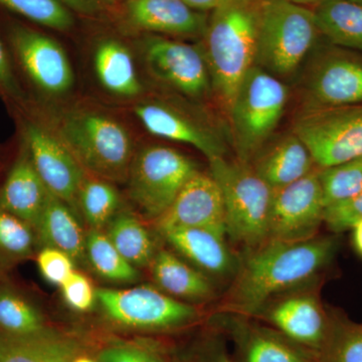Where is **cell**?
Instances as JSON below:
<instances>
[{"instance_id":"obj_40","label":"cell","mask_w":362,"mask_h":362,"mask_svg":"<svg viewBox=\"0 0 362 362\" xmlns=\"http://www.w3.org/2000/svg\"><path fill=\"white\" fill-rule=\"evenodd\" d=\"M0 94L6 99L23 104L25 100V92L21 89L18 77L14 73L13 63L6 51V45L0 39Z\"/></svg>"},{"instance_id":"obj_11","label":"cell","mask_w":362,"mask_h":362,"mask_svg":"<svg viewBox=\"0 0 362 362\" xmlns=\"http://www.w3.org/2000/svg\"><path fill=\"white\" fill-rule=\"evenodd\" d=\"M324 197L319 168L291 185L273 190L269 240L304 242L316 237L323 223Z\"/></svg>"},{"instance_id":"obj_18","label":"cell","mask_w":362,"mask_h":362,"mask_svg":"<svg viewBox=\"0 0 362 362\" xmlns=\"http://www.w3.org/2000/svg\"><path fill=\"white\" fill-rule=\"evenodd\" d=\"M135 114L145 129L157 137L190 145L209 162L226 157V143L214 128L171 105L143 103L136 107Z\"/></svg>"},{"instance_id":"obj_48","label":"cell","mask_w":362,"mask_h":362,"mask_svg":"<svg viewBox=\"0 0 362 362\" xmlns=\"http://www.w3.org/2000/svg\"><path fill=\"white\" fill-rule=\"evenodd\" d=\"M351 1L356 2V4H362V0H351Z\"/></svg>"},{"instance_id":"obj_34","label":"cell","mask_w":362,"mask_h":362,"mask_svg":"<svg viewBox=\"0 0 362 362\" xmlns=\"http://www.w3.org/2000/svg\"><path fill=\"white\" fill-rule=\"evenodd\" d=\"M325 206L362 192V156L330 168H319Z\"/></svg>"},{"instance_id":"obj_17","label":"cell","mask_w":362,"mask_h":362,"mask_svg":"<svg viewBox=\"0 0 362 362\" xmlns=\"http://www.w3.org/2000/svg\"><path fill=\"white\" fill-rule=\"evenodd\" d=\"M156 223L158 230L168 228H204L226 239L225 204L221 188L211 173L197 171Z\"/></svg>"},{"instance_id":"obj_22","label":"cell","mask_w":362,"mask_h":362,"mask_svg":"<svg viewBox=\"0 0 362 362\" xmlns=\"http://www.w3.org/2000/svg\"><path fill=\"white\" fill-rule=\"evenodd\" d=\"M255 158L252 168L273 190L304 177L316 165L308 147L294 133L279 140Z\"/></svg>"},{"instance_id":"obj_41","label":"cell","mask_w":362,"mask_h":362,"mask_svg":"<svg viewBox=\"0 0 362 362\" xmlns=\"http://www.w3.org/2000/svg\"><path fill=\"white\" fill-rule=\"evenodd\" d=\"M192 362H235L228 350L226 338L216 330L199 345Z\"/></svg>"},{"instance_id":"obj_33","label":"cell","mask_w":362,"mask_h":362,"mask_svg":"<svg viewBox=\"0 0 362 362\" xmlns=\"http://www.w3.org/2000/svg\"><path fill=\"white\" fill-rule=\"evenodd\" d=\"M37 246L33 226L0 207V261L4 264L30 258Z\"/></svg>"},{"instance_id":"obj_14","label":"cell","mask_w":362,"mask_h":362,"mask_svg":"<svg viewBox=\"0 0 362 362\" xmlns=\"http://www.w3.org/2000/svg\"><path fill=\"white\" fill-rule=\"evenodd\" d=\"M144 57L154 77L185 96L199 99L213 90L202 45L150 37Z\"/></svg>"},{"instance_id":"obj_26","label":"cell","mask_w":362,"mask_h":362,"mask_svg":"<svg viewBox=\"0 0 362 362\" xmlns=\"http://www.w3.org/2000/svg\"><path fill=\"white\" fill-rule=\"evenodd\" d=\"M313 9L317 28L331 45L362 52V4L323 0Z\"/></svg>"},{"instance_id":"obj_45","label":"cell","mask_w":362,"mask_h":362,"mask_svg":"<svg viewBox=\"0 0 362 362\" xmlns=\"http://www.w3.org/2000/svg\"><path fill=\"white\" fill-rule=\"evenodd\" d=\"M290 1L294 2V4H300V6H316L317 4L322 2L323 0H290Z\"/></svg>"},{"instance_id":"obj_7","label":"cell","mask_w":362,"mask_h":362,"mask_svg":"<svg viewBox=\"0 0 362 362\" xmlns=\"http://www.w3.org/2000/svg\"><path fill=\"white\" fill-rule=\"evenodd\" d=\"M199 171L192 159L166 146H149L135 154L128 175V192L140 213L157 220Z\"/></svg>"},{"instance_id":"obj_6","label":"cell","mask_w":362,"mask_h":362,"mask_svg":"<svg viewBox=\"0 0 362 362\" xmlns=\"http://www.w3.org/2000/svg\"><path fill=\"white\" fill-rule=\"evenodd\" d=\"M288 100L283 81L254 66L240 81L228 112L240 160L258 156L277 128Z\"/></svg>"},{"instance_id":"obj_28","label":"cell","mask_w":362,"mask_h":362,"mask_svg":"<svg viewBox=\"0 0 362 362\" xmlns=\"http://www.w3.org/2000/svg\"><path fill=\"white\" fill-rule=\"evenodd\" d=\"M106 228L108 239L131 265L137 269L151 265L157 252L156 243L136 216L119 211Z\"/></svg>"},{"instance_id":"obj_47","label":"cell","mask_w":362,"mask_h":362,"mask_svg":"<svg viewBox=\"0 0 362 362\" xmlns=\"http://www.w3.org/2000/svg\"><path fill=\"white\" fill-rule=\"evenodd\" d=\"M4 264L2 263L1 261H0V279H1L2 275V268H4Z\"/></svg>"},{"instance_id":"obj_1","label":"cell","mask_w":362,"mask_h":362,"mask_svg":"<svg viewBox=\"0 0 362 362\" xmlns=\"http://www.w3.org/2000/svg\"><path fill=\"white\" fill-rule=\"evenodd\" d=\"M337 240L315 237L304 242L267 240L240 259L221 313L256 318L269 302L305 287L334 258Z\"/></svg>"},{"instance_id":"obj_44","label":"cell","mask_w":362,"mask_h":362,"mask_svg":"<svg viewBox=\"0 0 362 362\" xmlns=\"http://www.w3.org/2000/svg\"><path fill=\"white\" fill-rule=\"evenodd\" d=\"M352 245L357 254L362 258V221L351 228Z\"/></svg>"},{"instance_id":"obj_2","label":"cell","mask_w":362,"mask_h":362,"mask_svg":"<svg viewBox=\"0 0 362 362\" xmlns=\"http://www.w3.org/2000/svg\"><path fill=\"white\" fill-rule=\"evenodd\" d=\"M259 25V2L223 0L207 20L202 45L211 88L226 111L238 86L255 66Z\"/></svg>"},{"instance_id":"obj_13","label":"cell","mask_w":362,"mask_h":362,"mask_svg":"<svg viewBox=\"0 0 362 362\" xmlns=\"http://www.w3.org/2000/svg\"><path fill=\"white\" fill-rule=\"evenodd\" d=\"M266 321L300 346L318 354L329 334L330 313L313 290H293L272 300L256 319Z\"/></svg>"},{"instance_id":"obj_9","label":"cell","mask_w":362,"mask_h":362,"mask_svg":"<svg viewBox=\"0 0 362 362\" xmlns=\"http://www.w3.org/2000/svg\"><path fill=\"white\" fill-rule=\"evenodd\" d=\"M293 133L308 147L316 166L330 168L362 156V104L305 110Z\"/></svg>"},{"instance_id":"obj_42","label":"cell","mask_w":362,"mask_h":362,"mask_svg":"<svg viewBox=\"0 0 362 362\" xmlns=\"http://www.w3.org/2000/svg\"><path fill=\"white\" fill-rule=\"evenodd\" d=\"M66 7L80 11V13H90L96 11L97 4L95 0H59Z\"/></svg>"},{"instance_id":"obj_32","label":"cell","mask_w":362,"mask_h":362,"mask_svg":"<svg viewBox=\"0 0 362 362\" xmlns=\"http://www.w3.org/2000/svg\"><path fill=\"white\" fill-rule=\"evenodd\" d=\"M327 340L317 354L318 362H362V324L330 314Z\"/></svg>"},{"instance_id":"obj_16","label":"cell","mask_w":362,"mask_h":362,"mask_svg":"<svg viewBox=\"0 0 362 362\" xmlns=\"http://www.w3.org/2000/svg\"><path fill=\"white\" fill-rule=\"evenodd\" d=\"M214 326L232 340L240 362H318L317 354L300 346L271 326L250 317L221 313Z\"/></svg>"},{"instance_id":"obj_8","label":"cell","mask_w":362,"mask_h":362,"mask_svg":"<svg viewBox=\"0 0 362 362\" xmlns=\"http://www.w3.org/2000/svg\"><path fill=\"white\" fill-rule=\"evenodd\" d=\"M97 301L110 322L120 327L147 331H171L199 320L201 312L192 305L149 287L97 290Z\"/></svg>"},{"instance_id":"obj_25","label":"cell","mask_w":362,"mask_h":362,"mask_svg":"<svg viewBox=\"0 0 362 362\" xmlns=\"http://www.w3.org/2000/svg\"><path fill=\"white\" fill-rule=\"evenodd\" d=\"M35 230L40 246L56 247L75 262L84 261L86 235L77 214L51 192Z\"/></svg>"},{"instance_id":"obj_27","label":"cell","mask_w":362,"mask_h":362,"mask_svg":"<svg viewBox=\"0 0 362 362\" xmlns=\"http://www.w3.org/2000/svg\"><path fill=\"white\" fill-rule=\"evenodd\" d=\"M94 64L97 77L105 89L122 97L139 94L141 84L132 54L125 45L116 40H105L98 45Z\"/></svg>"},{"instance_id":"obj_5","label":"cell","mask_w":362,"mask_h":362,"mask_svg":"<svg viewBox=\"0 0 362 362\" xmlns=\"http://www.w3.org/2000/svg\"><path fill=\"white\" fill-rule=\"evenodd\" d=\"M57 137L85 171L109 182L127 180L135 154L122 124L102 114L77 112L59 121Z\"/></svg>"},{"instance_id":"obj_39","label":"cell","mask_w":362,"mask_h":362,"mask_svg":"<svg viewBox=\"0 0 362 362\" xmlns=\"http://www.w3.org/2000/svg\"><path fill=\"white\" fill-rule=\"evenodd\" d=\"M98 362H163L152 350L130 345H113L100 352Z\"/></svg>"},{"instance_id":"obj_24","label":"cell","mask_w":362,"mask_h":362,"mask_svg":"<svg viewBox=\"0 0 362 362\" xmlns=\"http://www.w3.org/2000/svg\"><path fill=\"white\" fill-rule=\"evenodd\" d=\"M81 350L75 338L49 327L28 337L0 334V362H73Z\"/></svg>"},{"instance_id":"obj_31","label":"cell","mask_w":362,"mask_h":362,"mask_svg":"<svg viewBox=\"0 0 362 362\" xmlns=\"http://www.w3.org/2000/svg\"><path fill=\"white\" fill-rule=\"evenodd\" d=\"M120 195L109 181L94 178L83 182L78 199V211L90 230H102L120 211Z\"/></svg>"},{"instance_id":"obj_12","label":"cell","mask_w":362,"mask_h":362,"mask_svg":"<svg viewBox=\"0 0 362 362\" xmlns=\"http://www.w3.org/2000/svg\"><path fill=\"white\" fill-rule=\"evenodd\" d=\"M21 137L45 187L77 214L78 194L86 180L84 169L63 142L40 124L25 121Z\"/></svg>"},{"instance_id":"obj_46","label":"cell","mask_w":362,"mask_h":362,"mask_svg":"<svg viewBox=\"0 0 362 362\" xmlns=\"http://www.w3.org/2000/svg\"><path fill=\"white\" fill-rule=\"evenodd\" d=\"M73 362H98V361H94V359L90 358L88 356H78L74 359Z\"/></svg>"},{"instance_id":"obj_23","label":"cell","mask_w":362,"mask_h":362,"mask_svg":"<svg viewBox=\"0 0 362 362\" xmlns=\"http://www.w3.org/2000/svg\"><path fill=\"white\" fill-rule=\"evenodd\" d=\"M150 267L158 289L175 299L207 301L216 295L209 276L175 252L168 250L157 251Z\"/></svg>"},{"instance_id":"obj_43","label":"cell","mask_w":362,"mask_h":362,"mask_svg":"<svg viewBox=\"0 0 362 362\" xmlns=\"http://www.w3.org/2000/svg\"><path fill=\"white\" fill-rule=\"evenodd\" d=\"M192 8L197 11H213L223 0H183Z\"/></svg>"},{"instance_id":"obj_21","label":"cell","mask_w":362,"mask_h":362,"mask_svg":"<svg viewBox=\"0 0 362 362\" xmlns=\"http://www.w3.org/2000/svg\"><path fill=\"white\" fill-rule=\"evenodd\" d=\"M127 13L138 28L177 37L204 35L209 20L183 0H128Z\"/></svg>"},{"instance_id":"obj_30","label":"cell","mask_w":362,"mask_h":362,"mask_svg":"<svg viewBox=\"0 0 362 362\" xmlns=\"http://www.w3.org/2000/svg\"><path fill=\"white\" fill-rule=\"evenodd\" d=\"M85 259L97 275L116 283H132L140 277L139 271L123 258L106 233L90 230L86 235Z\"/></svg>"},{"instance_id":"obj_37","label":"cell","mask_w":362,"mask_h":362,"mask_svg":"<svg viewBox=\"0 0 362 362\" xmlns=\"http://www.w3.org/2000/svg\"><path fill=\"white\" fill-rule=\"evenodd\" d=\"M40 274L49 284L61 286L75 271V263L68 254L52 247H42L37 256Z\"/></svg>"},{"instance_id":"obj_36","label":"cell","mask_w":362,"mask_h":362,"mask_svg":"<svg viewBox=\"0 0 362 362\" xmlns=\"http://www.w3.org/2000/svg\"><path fill=\"white\" fill-rule=\"evenodd\" d=\"M362 221V192L325 206L323 223L331 232L340 233L351 230L356 223Z\"/></svg>"},{"instance_id":"obj_10","label":"cell","mask_w":362,"mask_h":362,"mask_svg":"<svg viewBox=\"0 0 362 362\" xmlns=\"http://www.w3.org/2000/svg\"><path fill=\"white\" fill-rule=\"evenodd\" d=\"M302 100L305 110L362 104V57L338 47L321 52L305 77Z\"/></svg>"},{"instance_id":"obj_3","label":"cell","mask_w":362,"mask_h":362,"mask_svg":"<svg viewBox=\"0 0 362 362\" xmlns=\"http://www.w3.org/2000/svg\"><path fill=\"white\" fill-rule=\"evenodd\" d=\"M321 33L313 11L290 0L259 2L255 66L282 81L291 77L312 52Z\"/></svg>"},{"instance_id":"obj_35","label":"cell","mask_w":362,"mask_h":362,"mask_svg":"<svg viewBox=\"0 0 362 362\" xmlns=\"http://www.w3.org/2000/svg\"><path fill=\"white\" fill-rule=\"evenodd\" d=\"M0 4L47 28L66 30L74 25L71 11L59 0H0Z\"/></svg>"},{"instance_id":"obj_4","label":"cell","mask_w":362,"mask_h":362,"mask_svg":"<svg viewBox=\"0 0 362 362\" xmlns=\"http://www.w3.org/2000/svg\"><path fill=\"white\" fill-rule=\"evenodd\" d=\"M211 175L223 195L226 237L247 250L269 240L273 189L249 162L223 158L209 162Z\"/></svg>"},{"instance_id":"obj_29","label":"cell","mask_w":362,"mask_h":362,"mask_svg":"<svg viewBox=\"0 0 362 362\" xmlns=\"http://www.w3.org/2000/svg\"><path fill=\"white\" fill-rule=\"evenodd\" d=\"M47 328L42 312L18 290L0 282V334L28 337Z\"/></svg>"},{"instance_id":"obj_20","label":"cell","mask_w":362,"mask_h":362,"mask_svg":"<svg viewBox=\"0 0 362 362\" xmlns=\"http://www.w3.org/2000/svg\"><path fill=\"white\" fill-rule=\"evenodd\" d=\"M49 194L23 141L20 154L0 187V207L25 221L35 230Z\"/></svg>"},{"instance_id":"obj_19","label":"cell","mask_w":362,"mask_h":362,"mask_svg":"<svg viewBox=\"0 0 362 362\" xmlns=\"http://www.w3.org/2000/svg\"><path fill=\"white\" fill-rule=\"evenodd\" d=\"M158 232L169 246L206 275L235 276L240 259L233 256L225 238L197 228H168Z\"/></svg>"},{"instance_id":"obj_38","label":"cell","mask_w":362,"mask_h":362,"mask_svg":"<svg viewBox=\"0 0 362 362\" xmlns=\"http://www.w3.org/2000/svg\"><path fill=\"white\" fill-rule=\"evenodd\" d=\"M59 287L66 305L74 311L89 312L97 301V290L89 279L76 270Z\"/></svg>"},{"instance_id":"obj_15","label":"cell","mask_w":362,"mask_h":362,"mask_svg":"<svg viewBox=\"0 0 362 362\" xmlns=\"http://www.w3.org/2000/svg\"><path fill=\"white\" fill-rule=\"evenodd\" d=\"M11 49L21 70L37 89L51 95L65 94L74 74L65 51L47 35L23 25L11 28Z\"/></svg>"}]
</instances>
